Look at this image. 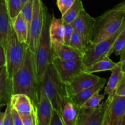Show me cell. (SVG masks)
Returning <instances> with one entry per match:
<instances>
[{
  "label": "cell",
  "instance_id": "obj_24",
  "mask_svg": "<svg viewBox=\"0 0 125 125\" xmlns=\"http://www.w3.org/2000/svg\"><path fill=\"white\" fill-rule=\"evenodd\" d=\"M84 9L83 3L81 0H75L74 3L69 8V9L62 15V20L64 23H72L76 19L81 11Z\"/></svg>",
  "mask_w": 125,
  "mask_h": 125
},
{
  "label": "cell",
  "instance_id": "obj_14",
  "mask_svg": "<svg viewBox=\"0 0 125 125\" xmlns=\"http://www.w3.org/2000/svg\"><path fill=\"white\" fill-rule=\"evenodd\" d=\"M11 107L22 115L30 114L35 112V106L28 95L23 94H12L10 100Z\"/></svg>",
  "mask_w": 125,
  "mask_h": 125
},
{
  "label": "cell",
  "instance_id": "obj_41",
  "mask_svg": "<svg viewBox=\"0 0 125 125\" xmlns=\"http://www.w3.org/2000/svg\"><path fill=\"white\" fill-rule=\"evenodd\" d=\"M122 63V71L123 72H125V61L123 63Z\"/></svg>",
  "mask_w": 125,
  "mask_h": 125
},
{
  "label": "cell",
  "instance_id": "obj_6",
  "mask_svg": "<svg viewBox=\"0 0 125 125\" xmlns=\"http://www.w3.org/2000/svg\"><path fill=\"white\" fill-rule=\"evenodd\" d=\"M125 27V19L118 31L109 37L87 46L82 58V62L85 67L90 65L105 56H110L111 51L116 39Z\"/></svg>",
  "mask_w": 125,
  "mask_h": 125
},
{
  "label": "cell",
  "instance_id": "obj_40",
  "mask_svg": "<svg viewBox=\"0 0 125 125\" xmlns=\"http://www.w3.org/2000/svg\"><path fill=\"white\" fill-rule=\"evenodd\" d=\"M120 125H125V113L124 114L123 117H122Z\"/></svg>",
  "mask_w": 125,
  "mask_h": 125
},
{
  "label": "cell",
  "instance_id": "obj_16",
  "mask_svg": "<svg viewBox=\"0 0 125 125\" xmlns=\"http://www.w3.org/2000/svg\"><path fill=\"white\" fill-rule=\"evenodd\" d=\"M12 82L7 73L6 65L0 67V107L6 106L10 100Z\"/></svg>",
  "mask_w": 125,
  "mask_h": 125
},
{
  "label": "cell",
  "instance_id": "obj_13",
  "mask_svg": "<svg viewBox=\"0 0 125 125\" xmlns=\"http://www.w3.org/2000/svg\"><path fill=\"white\" fill-rule=\"evenodd\" d=\"M39 95L35 107L38 125H50L53 107L39 84Z\"/></svg>",
  "mask_w": 125,
  "mask_h": 125
},
{
  "label": "cell",
  "instance_id": "obj_38",
  "mask_svg": "<svg viewBox=\"0 0 125 125\" xmlns=\"http://www.w3.org/2000/svg\"><path fill=\"white\" fill-rule=\"evenodd\" d=\"M120 59L119 62L123 63V62L125 61V48L124 49V50L122 51V52L120 54Z\"/></svg>",
  "mask_w": 125,
  "mask_h": 125
},
{
  "label": "cell",
  "instance_id": "obj_39",
  "mask_svg": "<svg viewBox=\"0 0 125 125\" xmlns=\"http://www.w3.org/2000/svg\"><path fill=\"white\" fill-rule=\"evenodd\" d=\"M4 112L0 111V125H4Z\"/></svg>",
  "mask_w": 125,
  "mask_h": 125
},
{
  "label": "cell",
  "instance_id": "obj_22",
  "mask_svg": "<svg viewBox=\"0 0 125 125\" xmlns=\"http://www.w3.org/2000/svg\"><path fill=\"white\" fill-rule=\"evenodd\" d=\"M49 32L51 42L63 43L64 23L62 18H57L54 15H52L49 28Z\"/></svg>",
  "mask_w": 125,
  "mask_h": 125
},
{
  "label": "cell",
  "instance_id": "obj_36",
  "mask_svg": "<svg viewBox=\"0 0 125 125\" xmlns=\"http://www.w3.org/2000/svg\"><path fill=\"white\" fill-rule=\"evenodd\" d=\"M12 116L13 125H23L21 115L17 111L12 107Z\"/></svg>",
  "mask_w": 125,
  "mask_h": 125
},
{
  "label": "cell",
  "instance_id": "obj_20",
  "mask_svg": "<svg viewBox=\"0 0 125 125\" xmlns=\"http://www.w3.org/2000/svg\"><path fill=\"white\" fill-rule=\"evenodd\" d=\"M79 107H77L68 96L62 105L61 116L65 125H76Z\"/></svg>",
  "mask_w": 125,
  "mask_h": 125
},
{
  "label": "cell",
  "instance_id": "obj_19",
  "mask_svg": "<svg viewBox=\"0 0 125 125\" xmlns=\"http://www.w3.org/2000/svg\"><path fill=\"white\" fill-rule=\"evenodd\" d=\"M10 21L6 0H0V44L4 48L6 46Z\"/></svg>",
  "mask_w": 125,
  "mask_h": 125
},
{
  "label": "cell",
  "instance_id": "obj_35",
  "mask_svg": "<svg viewBox=\"0 0 125 125\" xmlns=\"http://www.w3.org/2000/svg\"><path fill=\"white\" fill-rule=\"evenodd\" d=\"M115 95L118 96H125V73L123 72L118 85L116 89Z\"/></svg>",
  "mask_w": 125,
  "mask_h": 125
},
{
  "label": "cell",
  "instance_id": "obj_3",
  "mask_svg": "<svg viewBox=\"0 0 125 125\" xmlns=\"http://www.w3.org/2000/svg\"><path fill=\"white\" fill-rule=\"evenodd\" d=\"M39 84L50 100L54 109L61 115L62 105L68 96L65 85L59 77L52 62L46 66Z\"/></svg>",
  "mask_w": 125,
  "mask_h": 125
},
{
  "label": "cell",
  "instance_id": "obj_15",
  "mask_svg": "<svg viewBox=\"0 0 125 125\" xmlns=\"http://www.w3.org/2000/svg\"><path fill=\"white\" fill-rule=\"evenodd\" d=\"M107 83V80L105 78H100V80L94 84L92 86L85 89L82 91L79 92L75 95L70 96L69 97L72 100V101L74 103V104L78 107L83 106L84 103L88 100L90 97H91L95 93L100 92Z\"/></svg>",
  "mask_w": 125,
  "mask_h": 125
},
{
  "label": "cell",
  "instance_id": "obj_12",
  "mask_svg": "<svg viewBox=\"0 0 125 125\" xmlns=\"http://www.w3.org/2000/svg\"><path fill=\"white\" fill-rule=\"evenodd\" d=\"M100 77L84 71L72 78L65 84L68 96L75 95L79 92L92 86L100 79Z\"/></svg>",
  "mask_w": 125,
  "mask_h": 125
},
{
  "label": "cell",
  "instance_id": "obj_34",
  "mask_svg": "<svg viewBox=\"0 0 125 125\" xmlns=\"http://www.w3.org/2000/svg\"><path fill=\"white\" fill-rule=\"evenodd\" d=\"M6 108L4 111V125H13L12 116V107L10 101L6 105Z\"/></svg>",
  "mask_w": 125,
  "mask_h": 125
},
{
  "label": "cell",
  "instance_id": "obj_4",
  "mask_svg": "<svg viewBox=\"0 0 125 125\" xmlns=\"http://www.w3.org/2000/svg\"><path fill=\"white\" fill-rule=\"evenodd\" d=\"M51 17L47 7H44V17L42 29L35 54V63L38 82L39 83L48 64L51 63L52 59L51 47V39L49 28Z\"/></svg>",
  "mask_w": 125,
  "mask_h": 125
},
{
  "label": "cell",
  "instance_id": "obj_29",
  "mask_svg": "<svg viewBox=\"0 0 125 125\" xmlns=\"http://www.w3.org/2000/svg\"><path fill=\"white\" fill-rule=\"evenodd\" d=\"M105 95L104 94H100V92L95 93L91 97L89 98L83 106L86 107H96L98 106L102 102L104 98Z\"/></svg>",
  "mask_w": 125,
  "mask_h": 125
},
{
  "label": "cell",
  "instance_id": "obj_37",
  "mask_svg": "<svg viewBox=\"0 0 125 125\" xmlns=\"http://www.w3.org/2000/svg\"><path fill=\"white\" fill-rule=\"evenodd\" d=\"M6 65V50L3 45L0 44V67Z\"/></svg>",
  "mask_w": 125,
  "mask_h": 125
},
{
  "label": "cell",
  "instance_id": "obj_21",
  "mask_svg": "<svg viewBox=\"0 0 125 125\" xmlns=\"http://www.w3.org/2000/svg\"><path fill=\"white\" fill-rule=\"evenodd\" d=\"M13 31L18 40L23 43H27L28 37V24L20 13L13 19L10 20Z\"/></svg>",
  "mask_w": 125,
  "mask_h": 125
},
{
  "label": "cell",
  "instance_id": "obj_26",
  "mask_svg": "<svg viewBox=\"0 0 125 125\" xmlns=\"http://www.w3.org/2000/svg\"><path fill=\"white\" fill-rule=\"evenodd\" d=\"M7 11L10 20L13 19L21 12L22 5L20 0H6Z\"/></svg>",
  "mask_w": 125,
  "mask_h": 125
},
{
  "label": "cell",
  "instance_id": "obj_32",
  "mask_svg": "<svg viewBox=\"0 0 125 125\" xmlns=\"http://www.w3.org/2000/svg\"><path fill=\"white\" fill-rule=\"evenodd\" d=\"M64 23V22H63ZM74 31V28L72 23H64V39L63 43L70 46L71 37Z\"/></svg>",
  "mask_w": 125,
  "mask_h": 125
},
{
  "label": "cell",
  "instance_id": "obj_42",
  "mask_svg": "<svg viewBox=\"0 0 125 125\" xmlns=\"http://www.w3.org/2000/svg\"><path fill=\"white\" fill-rule=\"evenodd\" d=\"M28 1V0H20V1H21V5H22V6H23V5L24 4L26 3V1Z\"/></svg>",
  "mask_w": 125,
  "mask_h": 125
},
{
  "label": "cell",
  "instance_id": "obj_31",
  "mask_svg": "<svg viewBox=\"0 0 125 125\" xmlns=\"http://www.w3.org/2000/svg\"><path fill=\"white\" fill-rule=\"evenodd\" d=\"M23 125H38L35 112L21 115Z\"/></svg>",
  "mask_w": 125,
  "mask_h": 125
},
{
  "label": "cell",
  "instance_id": "obj_28",
  "mask_svg": "<svg viewBox=\"0 0 125 125\" xmlns=\"http://www.w3.org/2000/svg\"><path fill=\"white\" fill-rule=\"evenodd\" d=\"M33 4H34V0H28L22 6L20 12L23 17L28 23V26L32 18Z\"/></svg>",
  "mask_w": 125,
  "mask_h": 125
},
{
  "label": "cell",
  "instance_id": "obj_5",
  "mask_svg": "<svg viewBox=\"0 0 125 125\" xmlns=\"http://www.w3.org/2000/svg\"><path fill=\"white\" fill-rule=\"evenodd\" d=\"M26 43H21L17 39L10 21L7 38L6 50V68L9 77L12 80L13 76L20 67L26 47Z\"/></svg>",
  "mask_w": 125,
  "mask_h": 125
},
{
  "label": "cell",
  "instance_id": "obj_23",
  "mask_svg": "<svg viewBox=\"0 0 125 125\" xmlns=\"http://www.w3.org/2000/svg\"><path fill=\"white\" fill-rule=\"evenodd\" d=\"M117 64V63H115L110 59L109 56H105L103 58L94 62L90 65L85 67L84 71L90 73L104 71H111V70L114 68Z\"/></svg>",
  "mask_w": 125,
  "mask_h": 125
},
{
  "label": "cell",
  "instance_id": "obj_25",
  "mask_svg": "<svg viewBox=\"0 0 125 125\" xmlns=\"http://www.w3.org/2000/svg\"><path fill=\"white\" fill-rule=\"evenodd\" d=\"M70 46L79 52L82 56L85 53L87 45L81 35L74 29L70 42Z\"/></svg>",
  "mask_w": 125,
  "mask_h": 125
},
{
  "label": "cell",
  "instance_id": "obj_11",
  "mask_svg": "<svg viewBox=\"0 0 125 125\" xmlns=\"http://www.w3.org/2000/svg\"><path fill=\"white\" fill-rule=\"evenodd\" d=\"M95 22L96 18L90 16L84 9L72 23L74 30L84 39L87 48L92 44V33Z\"/></svg>",
  "mask_w": 125,
  "mask_h": 125
},
{
  "label": "cell",
  "instance_id": "obj_27",
  "mask_svg": "<svg viewBox=\"0 0 125 125\" xmlns=\"http://www.w3.org/2000/svg\"><path fill=\"white\" fill-rule=\"evenodd\" d=\"M125 48V27L122 32L116 39L111 51V54L114 52L117 56H120Z\"/></svg>",
  "mask_w": 125,
  "mask_h": 125
},
{
  "label": "cell",
  "instance_id": "obj_17",
  "mask_svg": "<svg viewBox=\"0 0 125 125\" xmlns=\"http://www.w3.org/2000/svg\"><path fill=\"white\" fill-rule=\"evenodd\" d=\"M51 51L52 57H56L61 59H82L83 56L78 51L69 45L58 42H51Z\"/></svg>",
  "mask_w": 125,
  "mask_h": 125
},
{
  "label": "cell",
  "instance_id": "obj_30",
  "mask_svg": "<svg viewBox=\"0 0 125 125\" xmlns=\"http://www.w3.org/2000/svg\"><path fill=\"white\" fill-rule=\"evenodd\" d=\"M75 0H57V7L62 15H63L73 5Z\"/></svg>",
  "mask_w": 125,
  "mask_h": 125
},
{
  "label": "cell",
  "instance_id": "obj_10",
  "mask_svg": "<svg viewBox=\"0 0 125 125\" xmlns=\"http://www.w3.org/2000/svg\"><path fill=\"white\" fill-rule=\"evenodd\" d=\"M106 101L107 107L103 125H120L125 113V96L114 95L111 101Z\"/></svg>",
  "mask_w": 125,
  "mask_h": 125
},
{
  "label": "cell",
  "instance_id": "obj_1",
  "mask_svg": "<svg viewBox=\"0 0 125 125\" xmlns=\"http://www.w3.org/2000/svg\"><path fill=\"white\" fill-rule=\"evenodd\" d=\"M12 82L13 94H23L28 95L35 107L39 95V82L35 68V54L28 46L23 62L13 74Z\"/></svg>",
  "mask_w": 125,
  "mask_h": 125
},
{
  "label": "cell",
  "instance_id": "obj_2",
  "mask_svg": "<svg viewBox=\"0 0 125 125\" xmlns=\"http://www.w3.org/2000/svg\"><path fill=\"white\" fill-rule=\"evenodd\" d=\"M125 19V1L103 13L96 19L92 44L109 37L119 29Z\"/></svg>",
  "mask_w": 125,
  "mask_h": 125
},
{
  "label": "cell",
  "instance_id": "obj_33",
  "mask_svg": "<svg viewBox=\"0 0 125 125\" xmlns=\"http://www.w3.org/2000/svg\"><path fill=\"white\" fill-rule=\"evenodd\" d=\"M50 125H65L61 115L54 109L51 114Z\"/></svg>",
  "mask_w": 125,
  "mask_h": 125
},
{
  "label": "cell",
  "instance_id": "obj_9",
  "mask_svg": "<svg viewBox=\"0 0 125 125\" xmlns=\"http://www.w3.org/2000/svg\"><path fill=\"white\" fill-rule=\"evenodd\" d=\"M106 107V101L96 107H79L76 125H103Z\"/></svg>",
  "mask_w": 125,
  "mask_h": 125
},
{
  "label": "cell",
  "instance_id": "obj_8",
  "mask_svg": "<svg viewBox=\"0 0 125 125\" xmlns=\"http://www.w3.org/2000/svg\"><path fill=\"white\" fill-rule=\"evenodd\" d=\"M52 65L56 69L59 77L64 84L83 72L85 66L82 59L65 60L54 57L52 59Z\"/></svg>",
  "mask_w": 125,
  "mask_h": 125
},
{
  "label": "cell",
  "instance_id": "obj_7",
  "mask_svg": "<svg viewBox=\"0 0 125 125\" xmlns=\"http://www.w3.org/2000/svg\"><path fill=\"white\" fill-rule=\"evenodd\" d=\"M45 4L42 0H34L33 15L28 26L27 45L31 52L35 54L42 29Z\"/></svg>",
  "mask_w": 125,
  "mask_h": 125
},
{
  "label": "cell",
  "instance_id": "obj_18",
  "mask_svg": "<svg viewBox=\"0 0 125 125\" xmlns=\"http://www.w3.org/2000/svg\"><path fill=\"white\" fill-rule=\"evenodd\" d=\"M111 72H112V74L107 81V85L105 87L104 92V95H108L106 100L109 101H111L113 98L116 89L122 77V73H123L122 63L118 62L117 65L111 70Z\"/></svg>",
  "mask_w": 125,
  "mask_h": 125
}]
</instances>
